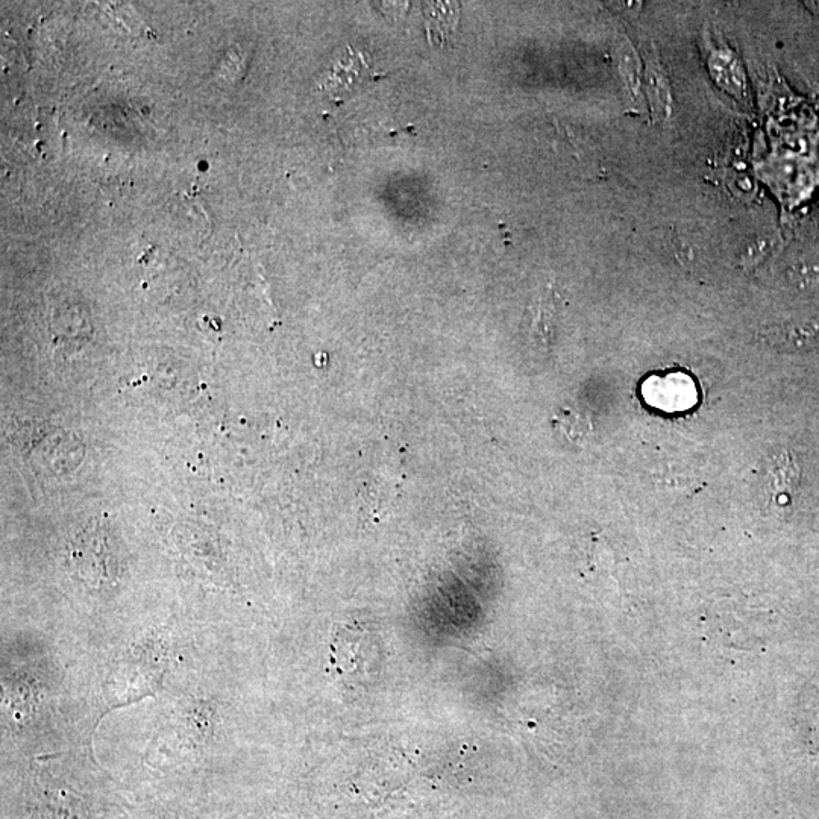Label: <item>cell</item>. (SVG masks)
Masks as SVG:
<instances>
[{"mask_svg": "<svg viewBox=\"0 0 819 819\" xmlns=\"http://www.w3.org/2000/svg\"><path fill=\"white\" fill-rule=\"evenodd\" d=\"M789 280L800 289H812L819 284V255H801L788 269Z\"/></svg>", "mask_w": 819, "mask_h": 819, "instance_id": "obj_8", "label": "cell"}, {"mask_svg": "<svg viewBox=\"0 0 819 819\" xmlns=\"http://www.w3.org/2000/svg\"><path fill=\"white\" fill-rule=\"evenodd\" d=\"M647 87L648 95H650L657 116L665 117L669 111L668 82L663 78L662 72L657 67H648Z\"/></svg>", "mask_w": 819, "mask_h": 819, "instance_id": "obj_9", "label": "cell"}, {"mask_svg": "<svg viewBox=\"0 0 819 819\" xmlns=\"http://www.w3.org/2000/svg\"><path fill=\"white\" fill-rule=\"evenodd\" d=\"M116 545L111 542L105 527L85 528L72 543V559L84 580L102 586L119 578V560Z\"/></svg>", "mask_w": 819, "mask_h": 819, "instance_id": "obj_1", "label": "cell"}, {"mask_svg": "<svg viewBox=\"0 0 819 819\" xmlns=\"http://www.w3.org/2000/svg\"><path fill=\"white\" fill-rule=\"evenodd\" d=\"M20 445L31 457L32 465L49 469L55 474L57 463L52 455H61L67 462L78 465L81 462L78 442H70L66 431L48 427V425H23L20 430Z\"/></svg>", "mask_w": 819, "mask_h": 819, "instance_id": "obj_2", "label": "cell"}, {"mask_svg": "<svg viewBox=\"0 0 819 819\" xmlns=\"http://www.w3.org/2000/svg\"><path fill=\"white\" fill-rule=\"evenodd\" d=\"M528 316H530L528 331L534 342L539 343L543 348H550L554 334H556V295L551 290L540 292L528 307Z\"/></svg>", "mask_w": 819, "mask_h": 819, "instance_id": "obj_5", "label": "cell"}, {"mask_svg": "<svg viewBox=\"0 0 819 819\" xmlns=\"http://www.w3.org/2000/svg\"><path fill=\"white\" fill-rule=\"evenodd\" d=\"M371 75L372 67L368 55L346 48L345 54L337 58L330 76L322 87L333 98H346L349 93L361 87L363 82L369 81Z\"/></svg>", "mask_w": 819, "mask_h": 819, "instance_id": "obj_4", "label": "cell"}, {"mask_svg": "<svg viewBox=\"0 0 819 819\" xmlns=\"http://www.w3.org/2000/svg\"><path fill=\"white\" fill-rule=\"evenodd\" d=\"M769 248H771V245H769L768 239H765V237L754 240L742 254V263L753 267L754 264L759 263L760 260L766 257V254L771 251Z\"/></svg>", "mask_w": 819, "mask_h": 819, "instance_id": "obj_10", "label": "cell"}, {"mask_svg": "<svg viewBox=\"0 0 819 819\" xmlns=\"http://www.w3.org/2000/svg\"><path fill=\"white\" fill-rule=\"evenodd\" d=\"M804 5H809L810 11L819 14V2H804Z\"/></svg>", "mask_w": 819, "mask_h": 819, "instance_id": "obj_11", "label": "cell"}, {"mask_svg": "<svg viewBox=\"0 0 819 819\" xmlns=\"http://www.w3.org/2000/svg\"><path fill=\"white\" fill-rule=\"evenodd\" d=\"M798 481H800V469L791 452L776 455L768 471V487L771 490V496L777 498V501H786L797 489Z\"/></svg>", "mask_w": 819, "mask_h": 819, "instance_id": "obj_6", "label": "cell"}, {"mask_svg": "<svg viewBox=\"0 0 819 819\" xmlns=\"http://www.w3.org/2000/svg\"><path fill=\"white\" fill-rule=\"evenodd\" d=\"M554 427L568 442L575 443V445L587 442L594 433L589 418L574 408H563L554 419Z\"/></svg>", "mask_w": 819, "mask_h": 819, "instance_id": "obj_7", "label": "cell"}, {"mask_svg": "<svg viewBox=\"0 0 819 819\" xmlns=\"http://www.w3.org/2000/svg\"><path fill=\"white\" fill-rule=\"evenodd\" d=\"M762 345L779 352L810 351L819 343V322L794 321L762 328L757 334Z\"/></svg>", "mask_w": 819, "mask_h": 819, "instance_id": "obj_3", "label": "cell"}]
</instances>
